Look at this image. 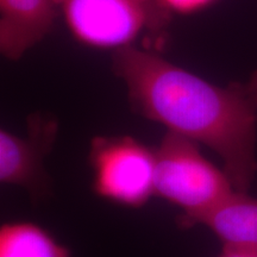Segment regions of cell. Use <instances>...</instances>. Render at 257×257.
I'll return each instance as SVG.
<instances>
[{"label": "cell", "mask_w": 257, "mask_h": 257, "mask_svg": "<svg viewBox=\"0 0 257 257\" xmlns=\"http://www.w3.org/2000/svg\"><path fill=\"white\" fill-rule=\"evenodd\" d=\"M112 69L135 113L207 146L234 191H249L257 173V72L223 87L136 47L114 51Z\"/></svg>", "instance_id": "1"}, {"label": "cell", "mask_w": 257, "mask_h": 257, "mask_svg": "<svg viewBox=\"0 0 257 257\" xmlns=\"http://www.w3.org/2000/svg\"><path fill=\"white\" fill-rule=\"evenodd\" d=\"M70 35L80 44L102 50H157L172 12L161 0H55Z\"/></svg>", "instance_id": "2"}, {"label": "cell", "mask_w": 257, "mask_h": 257, "mask_svg": "<svg viewBox=\"0 0 257 257\" xmlns=\"http://www.w3.org/2000/svg\"><path fill=\"white\" fill-rule=\"evenodd\" d=\"M232 192L224 170L202 156L197 142L167 131L155 149L154 195L181 208L180 227H192L195 218Z\"/></svg>", "instance_id": "3"}, {"label": "cell", "mask_w": 257, "mask_h": 257, "mask_svg": "<svg viewBox=\"0 0 257 257\" xmlns=\"http://www.w3.org/2000/svg\"><path fill=\"white\" fill-rule=\"evenodd\" d=\"M93 191L106 200L138 208L154 195L155 149L130 136L94 137L89 147Z\"/></svg>", "instance_id": "4"}, {"label": "cell", "mask_w": 257, "mask_h": 257, "mask_svg": "<svg viewBox=\"0 0 257 257\" xmlns=\"http://www.w3.org/2000/svg\"><path fill=\"white\" fill-rule=\"evenodd\" d=\"M57 133L56 118L42 112L29 115L24 137L6 128L0 131V181L24 188L35 205L51 195L44 160L53 150Z\"/></svg>", "instance_id": "5"}, {"label": "cell", "mask_w": 257, "mask_h": 257, "mask_svg": "<svg viewBox=\"0 0 257 257\" xmlns=\"http://www.w3.org/2000/svg\"><path fill=\"white\" fill-rule=\"evenodd\" d=\"M55 0H0V51L18 61L37 46L54 27Z\"/></svg>", "instance_id": "6"}, {"label": "cell", "mask_w": 257, "mask_h": 257, "mask_svg": "<svg viewBox=\"0 0 257 257\" xmlns=\"http://www.w3.org/2000/svg\"><path fill=\"white\" fill-rule=\"evenodd\" d=\"M205 225L223 246L257 252V199L246 193L232 192L223 201L193 220Z\"/></svg>", "instance_id": "7"}, {"label": "cell", "mask_w": 257, "mask_h": 257, "mask_svg": "<svg viewBox=\"0 0 257 257\" xmlns=\"http://www.w3.org/2000/svg\"><path fill=\"white\" fill-rule=\"evenodd\" d=\"M0 257H72L46 230L32 223H6L0 229Z\"/></svg>", "instance_id": "8"}, {"label": "cell", "mask_w": 257, "mask_h": 257, "mask_svg": "<svg viewBox=\"0 0 257 257\" xmlns=\"http://www.w3.org/2000/svg\"><path fill=\"white\" fill-rule=\"evenodd\" d=\"M172 14L193 15L210 8L217 0H161Z\"/></svg>", "instance_id": "9"}, {"label": "cell", "mask_w": 257, "mask_h": 257, "mask_svg": "<svg viewBox=\"0 0 257 257\" xmlns=\"http://www.w3.org/2000/svg\"><path fill=\"white\" fill-rule=\"evenodd\" d=\"M218 257H257V252L250 251V250L223 246V251Z\"/></svg>", "instance_id": "10"}]
</instances>
